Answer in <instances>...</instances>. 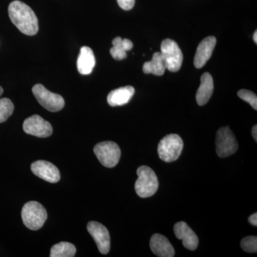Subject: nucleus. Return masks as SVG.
I'll return each instance as SVG.
<instances>
[{
	"label": "nucleus",
	"mask_w": 257,
	"mask_h": 257,
	"mask_svg": "<svg viewBox=\"0 0 257 257\" xmlns=\"http://www.w3.org/2000/svg\"><path fill=\"white\" fill-rule=\"evenodd\" d=\"M8 13L12 23L25 35L33 36L38 32L39 24L36 15L23 2L16 0L10 3Z\"/></svg>",
	"instance_id": "nucleus-1"
},
{
	"label": "nucleus",
	"mask_w": 257,
	"mask_h": 257,
	"mask_svg": "<svg viewBox=\"0 0 257 257\" xmlns=\"http://www.w3.org/2000/svg\"><path fill=\"white\" fill-rule=\"evenodd\" d=\"M137 174L138 179L135 183V191L139 197L147 198L153 196L159 188L156 174L147 166L139 167Z\"/></svg>",
	"instance_id": "nucleus-2"
},
{
	"label": "nucleus",
	"mask_w": 257,
	"mask_h": 257,
	"mask_svg": "<svg viewBox=\"0 0 257 257\" xmlns=\"http://www.w3.org/2000/svg\"><path fill=\"white\" fill-rule=\"evenodd\" d=\"M22 219L28 229L36 231L42 228L47 220L46 209L40 203L34 201L29 202L24 205Z\"/></svg>",
	"instance_id": "nucleus-3"
},
{
	"label": "nucleus",
	"mask_w": 257,
	"mask_h": 257,
	"mask_svg": "<svg viewBox=\"0 0 257 257\" xmlns=\"http://www.w3.org/2000/svg\"><path fill=\"white\" fill-rule=\"evenodd\" d=\"M183 147L182 138L178 135L171 134L165 137L159 143V157L164 162H174L180 156Z\"/></svg>",
	"instance_id": "nucleus-4"
},
{
	"label": "nucleus",
	"mask_w": 257,
	"mask_h": 257,
	"mask_svg": "<svg viewBox=\"0 0 257 257\" xmlns=\"http://www.w3.org/2000/svg\"><path fill=\"white\" fill-rule=\"evenodd\" d=\"M160 53L167 69L172 72L180 69L183 62V54L177 42L170 39L164 40L161 45Z\"/></svg>",
	"instance_id": "nucleus-5"
},
{
	"label": "nucleus",
	"mask_w": 257,
	"mask_h": 257,
	"mask_svg": "<svg viewBox=\"0 0 257 257\" xmlns=\"http://www.w3.org/2000/svg\"><path fill=\"white\" fill-rule=\"evenodd\" d=\"M32 92L37 100L44 108L50 111L62 110L65 101L62 96L51 92L41 84H37L32 88Z\"/></svg>",
	"instance_id": "nucleus-6"
},
{
	"label": "nucleus",
	"mask_w": 257,
	"mask_h": 257,
	"mask_svg": "<svg viewBox=\"0 0 257 257\" xmlns=\"http://www.w3.org/2000/svg\"><path fill=\"white\" fill-rule=\"evenodd\" d=\"M98 160L107 168H112L117 165L121 157V150L114 142H103L96 145L94 148Z\"/></svg>",
	"instance_id": "nucleus-7"
},
{
	"label": "nucleus",
	"mask_w": 257,
	"mask_h": 257,
	"mask_svg": "<svg viewBox=\"0 0 257 257\" xmlns=\"http://www.w3.org/2000/svg\"><path fill=\"white\" fill-rule=\"evenodd\" d=\"M216 153L225 158L233 155L238 149L236 138L229 127H221L218 130L216 138Z\"/></svg>",
	"instance_id": "nucleus-8"
},
{
	"label": "nucleus",
	"mask_w": 257,
	"mask_h": 257,
	"mask_svg": "<svg viewBox=\"0 0 257 257\" xmlns=\"http://www.w3.org/2000/svg\"><path fill=\"white\" fill-rule=\"evenodd\" d=\"M23 130L28 135L40 138H48L53 132L50 123L37 114L33 115L25 120L23 123Z\"/></svg>",
	"instance_id": "nucleus-9"
},
{
	"label": "nucleus",
	"mask_w": 257,
	"mask_h": 257,
	"mask_svg": "<svg viewBox=\"0 0 257 257\" xmlns=\"http://www.w3.org/2000/svg\"><path fill=\"white\" fill-rule=\"evenodd\" d=\"M87 230L97 245L98 249L102 254H106L110 250V235L104 225L96 221H90Z\"/></svg>",
	"instance_id": "nucleus-10"
},
{
	"label": "nucleus",
	"mask_w": 257,
	"mask_h": 257,
	"mask_svg": "<svg viewBox=\"0 0 257 257\" xmlns=\"http://www.w3.org/2000/svg\"><path fill=\"white\" fill-rule=\"evenodd\" d=\"M34 175L50 183H57L60 180V172L53 164L47 161L39 160L31 165Z\"/></svg>",
	"instance_id": "nucleus-11"
},
{
	"label": "nucleus",
	"mask_w": 257,
	"mask_h": 257,
	"mask_svg": "<svg viewBox=\"0 0 257 257\" xmlns=\"http://www.w3.org/2000/svg\"><path fill=\"white\" fill-rule=\"evenodd\" d=\"M216 43V38L213 36L208 37L200 42L194 57V64L196 68L200 69L205 65L211 58Z\"/></svg>",
	"instance_id": "nucleus-12"
},
{
	"label": "nucleus",
	"mask_w": 257,
	"mask_h": 257,
	"mask_svg": "<svg viewBox=\"0 0 257 257\" xmlns=\"http://www.w3.org/2000/svg\"><path fill=\"white\" fill-rule=\"evenodd\" d=\"M174 231L177 239H182L184 247L194 251L199 245V239L195 233L188 224L184 221L177 223L174 226Z\"/></svg>",
	"instance_id": "nucleus-13"
},
{
	"label": "nucleus",
	"mask_w": 257,
	"mask_h": 257,
	"mask_svg": "<svg viewBox=\"0 0 257 257\" xmlns=\"http://www.w3.org/2000/svg\"><path fill=\"white\" fill-rule=\"evenodd\" d=\"M150 248L157 256L173 257L175 255V248L163 235L154 234L150 239Z\"/></svg>",
	"instance_id": "nucleus-14"
},
{
	"label": "nucleus",
	"mask_w": 257,
	"mask_h": 257,
	"mask_svg": "<svg viewBox=\"0 0 257 257\" xmlns=\"http://www.w3.org/2000/svg\"><path fill=\"white\" fill-rule=\"evenodd\" d=\"M95 64V57L92 49L87 46L82 47L77 62V69L79 73L83 75L90 74Z\"/></svg>",
	"instance_id": "nucleus-15"
},
{
	"label": "nucleus",
	"mask_w": 257,
	"mask_h": 257,
	"mask_svg": "<svg viewBox=\"0 0 257 257\" xmlns=\"http://www.w3.org/2000/svg\"><path fill=\"white\" fill-rule=\"evenodd\" d=\"M214 91V81L210 74L206 72L201 77V84L196 95L197 104L203 106L207 104Z\"/></svg>",
	"instance_id": "nucleus-16"
},
{
	"label": "nucleus",
	"mask_w": 257,
	"mask_h": 257,
	"mask_svg": "<svg viewBox=\"0 0 257 257\" xmlns=\"http://www.w3.org/2000/svg\"><path fill=\"white\" fill-rule=\"evenodd\" d=\"M135 92V88L132 86H126L114 89L108 94V104L111 106L124 105L130 101Z\"/></svg>",
	"instance_id": "nucleus-17"
},
{
	"label": "nucleus",
	"mask_w": 257,
	"mask_h": 257,
	"mask_svg": "<svg viewBox=\"0 0 257 257\" xmlns=\"http://www.w3.org/2000/svg\"><path fill=\"white\" fill-rule=\"evenodd\" d=\"M113 47L110 50L111 57L116 60H124L126 57V52L131 50L133 43L128 39L116 37L112 41Z\"/></svg>",
	"instance_id": "nucleus-18"
},
{
	"label": "nucleus",
	"mask_w": 257,
	"mask_h": 257,
	"mask_svg": "<svg viewBox=\"0 0 257 257\" xmlns=\"http://www.w3.org/2000/svg\"><path fill=\"white\" fill-rule=\"evenodd\" d=\"M166 66L160 52H155L152 60L145 62L143 65V72L145 74H152L162 76L165 73Z\"/></svg>",
	"instance_id": "nucleus-19"
},
{
	"label": "nucleus",
	"mask_w": 257,
	"mask_h": 257,
	"mask_svg": "<svg viewBox=\"0 0 257 257\" xmlns=\"http://www.w3.org/2000/svg\"><path fill=\"white\" fill-rule=\"evenodd\" d=\"M75 246L72 243L69 242H62L57 243L54 245L51 248V257H73L75 256Z\"/></svg>",
	"instance_id": "nucleus-20"
},
{
	"label": "nucleus",
	"mask_w": 257,
	"mask_h": 257,
	"mask_svg": "<svg viewBox=\"0 0 257 257\" xmlns=\"http://www.w3.org/2000/svg\"><path fill=\"white\" fill-rule=\"evenodd\" d=\"M14 104L8 98L0 99V123L5 122L13 114Z\"/></svg>",
	"instance_id": "nucleus-21"
},
{
	"label": "nucleus",
	"mask_w": 257,
	"mask_h": 257,
	"mask_svg": "<svg viewBox=\"0 0 257 257\" xmlns=\"http://www.w3.org/2000/svg\"><path fill=\"white\" fill-rule=\"evenodd\" d=\"M241 247L248 253H256L257 238L255 236H246L241 241Z\"/></svg>",
	"instance_id": "nucleus-22"
},
{
	"label": "nucleus",
	"mask_w": 257,
	"mask_h": 257,
	"mask_svg": "<svg viewBox=\"0 0 257 257\" xmlns=\"http://www.w3.org/2000/svg\"><path fill=\"white\" fill-rule=\"evenodd\" d=\"M237 94L241 99L248 102L255 110H256L257 96L254 93L249 90H246V89H241L238 92Z\"/></svg>",
	"instance_id": "nucleus-23"
},
{
	"label": "nucleus",
	"mask_w": 257,
	"mask_h": 257,
	"mask_svg": "<svg viewBox=\"0 0 257 257\" xmlns=\"http://www.w3.org/2000/svg\"><path fill=\"white\" fill-rule=\"evenodd\" d=\"M118 5L124 10L133 9L135 4V0H117Z\"/></svg>",
	"instance_id": "nucleus-24"
},
{
	"label": "nucleus",
	"mask_w": 257,
	"mask_h": 257,
	"mask_svg": "<svg viewBox=\"0 0 257 257\" xmlns=\"http://www.w3.org/2000/svg\"><path fill=\"white\" fill-rule=\"evenodd\" d=\"M248 221H249L250 224L253 225V226H257L256 213H254V214H253L252 215L249 216V218H248Z\"/></svg>",
	"instance_id": "nucleus-25"
},
{
	"label": "nucleus",
	"mask_w": 257,
	"mask_h": 257,
	"mask_svg": "<svg viewBox=\"0 0 257 257\" xmlns=\"http://www.w3.org/2000/svg\"><path fill=\"white\" fill-rule=\"evenodd\" d=\"M252 136H253V139H254L255 141L257 142V126H256V125H255V126H253Z\"/></svg>",
	"instance_id": "nucleus-26"
},
{
	"label": "nucleus",
	"mask_w": 257,
	"mask_h": 257,
	"mask_svg": "<svg viewBox=\"0 0 257 257\" xmlns=\"http://www.w3.org/2000/svg\"><path fill=\"white\" fill-rule=\"evenodd\" d=\"M253 39L255 44H257V31L255 32L254 34H253Z\"/></svg>",
	"instance_id": "nucleus-27"
},
{
	"label": "nucleus",
	"mask_w": 257,
	"mask_h": 257,
	"mask_svg": "<svg viewBox=\"0 0 257 257\" xmlns=\"http://www.w3.org/2000/svg\"><path fill=\"white\" fill-rule=\"evenodd\" d=\"M3 94V87L0 86V96H2V94Z\"/></svg>",
	"instance_id": "nucleus-28"
}]
</instances>
